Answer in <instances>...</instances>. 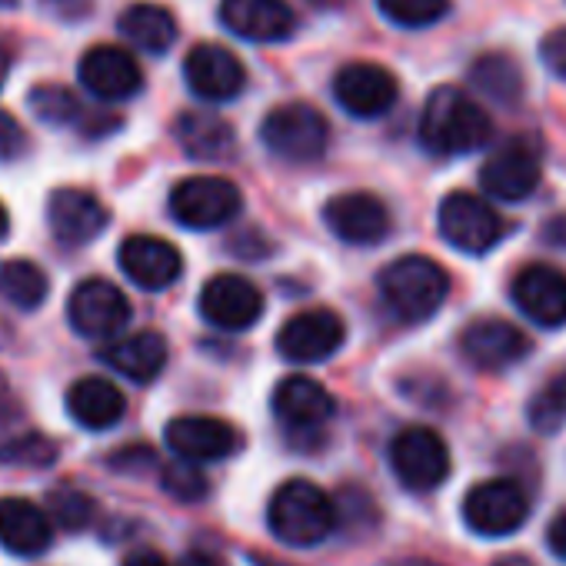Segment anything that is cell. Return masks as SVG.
I'll list each match as a JSON object with an SVG mask.
<instances>
[{
    "mask_svg": "<svg viewBox=\"0 0 566 566\" xmlns=\"http://www.w3.org/2000/svg\"><path fill=\"white\" fill-rule=\"evenodd\" d=\"M493 120L467 91L443 84L420 114V144L437 157H467L490 144Z\"/></svg>",
    "mask_w": 566,
    "mask_h": 566,
    "instance_id": "6da1fadb",
    "label": "cell"
},
{
    "mask_svg": "<svg viewBox=\"0 0 566 566\" xmlns=\"http://www.w3.org/2000/svg\"><path fill=\"white\" fill-rule=\"evenodd\" d=\"M377 291L394 321L423 324L443 307L450 294V276L437 260L423 253H407L380 270Z\"/></svg>",
    "mask_w": 566,
    "mask_h": 566,
    "instance_id": "7a4b0ae2",
    "label": "cell"
},
{
    "mask_svg": "<svg viewBox=\"0 0 566 566\" xmlns=\"http://www.w3.org/2000/svg\"><path fill=\"white\" fill-rule=\"evenodd\" d=\"M266 526L283 546H321L337 530V506L311 480L280 483L266 506Z\"/></svg>",
    "mask_w": 566,
    "mask_h": 566,
    "instance_id": "3957f363",
    "label": "cell"
},
{
    "mask_svg": "<svg viewBox=\"0 0 566 566\" xmlns=\"http://www.w3.org/2000/svg\"><path fill=\"white\" fill-rule=\"evenodd\" d=\"M263 147L287 164H314L327 154L331 124L311 104H280L260 124Z\"/></svg>",
    "mask_w": 566,
    "mask_h": 566,
    "instance_id": "277c9868",
    "label": "cell"
},
{
    "mask_svg": "<svg viewBox=\"0 0 566 566\" xmlns=\"http://www.w3.org/2000/svg\"><path fill=\"white\" fill-rule=\"evenodd\" d=\"M437 223L443 240L470 256L490 253L506 237V220L483 197L467 190H453L440 200Z\"/></svg>",
    "mask_w": 566,
    "mask_h": 566,
    "instance_id": "5b68a950",
    "label": "cell"
},
{
    "mask_svg": "<svg viewBox=\"0 0 566 566\" xmlns=\"http://www.w3.org/2000/svg\"><path fill=\"white\" fill-rule=\"evenodd\" d=\"M243 207V197L233 180L200 174L187 177L170 190V213L187 230H217L230 223Z\"/></svg>",
    "mask_w": 566,
    "mask_h": 566,
    "instance_id": "8992f818",
    "label": "cell"
},
{
    "mask_svg": "<svg viewBox=\"0 0 566 566\" xmlns=\"http://www.w3.org/2000/svg\"><path fill=\"white\" fill-rule=\"evenodd\" d=\"M390 467L413 493H430L450 476V447L430 427H403L390 440Z\"/></svg>",
    "mask_w": 566,
    "mask_h": 566,
    "instance_id": "52a82bcc",
    "label": "cell"
},
{
    "mask_svg": "<svg viewBox=\"0 0 566 566\" xmlns=\"http://www.w3.org/2000/svg\"><path fill=\"white\" fill-rule=\"evenodd\" d=\"M526 516H530V500L523 486L506 476L483 480L463 496V520L476 536H490V539L510 536L526 523Z\"/></svg>",
    "mask_w": 566,
    "mask_h": 566,
    "instance_id": "ba28073f",
    "label": "cell"
},
{
    "mask_svg": "<svg viewBox=\"0 0 566 566\" xmlns=\"http://www.w3.org/2000/svg\"><path fill=\"white\" fill-rule=\"evenodd\" d=\"M539 177H543V157H539V144H533L530 137L503 140L480 167L483 193L510 203L526 200L536 190Z\"/></svg>",
    "mask_w": 566,
    "mask_h": 566,
    "instance_id": "9c48e42d",
    "label": "cell"
},
{
    "mask_svg": "<svg viewBox=\"0 0 566 566\" xmlns=\"http://www.w3.org/2000/svg\"><path fill=\"white\" fill-rule=\"evenodd\" d=\"M71 327L87 340H111L130 324V301L104 276L81 280L67 301Z\"/></svg>",
    "mask_w": 566,
    "mask_h": 566,
    "instance_id": "30bf717a",
    "label": "cell"
},
{
    "mask_svg": "<svg viewBox=\"0 0 566 566\" xmlns=\"http://www.w3.org/2000/svg\"><path fill=\"white\" fill-rule=\"evenodd\" d=\"M347 340V327L340 314L327 307H311L294 314L276 334V350L291 364H324L331 360Z\"/></svg>",
    "mask_w": 566,
    "mask_h": 566,
    "instance_id": "8fae6325",
    "label": "cell"
},
{
    "mask_svg": "<svg viewBox=\"0 0 566 566\" xmlns=\"http://www.w3.org/2000/svg\"><path fill=\"white\" fill-rule=\"evenodd\" d=\"M200 317L217 331H250L263 317V294L240 273H217L200 291Z\"/></svg>",
    "mask_w": 566,
    "mask_h": 566,
    "instance_id": "7c38bea8",
    "label": "cell"
},
{
    "mask_svg": "<svg viewBox=\"0 0 566 566\" xmlns=\"http://www.w3.org/2000/svg\"><path fill=\"white\" fill-rule=\"evenodd\" d=\"M510 297L530 324L543 331L566 327V273L559 266L526 263L510 283Z\"/></svg>",
    "mask_w": 566,
    "mask_h": 566,
    "instance_id": "4fadbf2b",
    "label": "cell"
},
{
    "mask_svg": "<svg viewBox=\"0 0 566 566\" xmlns=\"http://www.w3.org/2000/svg\"><path fill=\"white\" fill-rule=\"evenodd\" d=\"M270 407H273L276 423L294 437L324 430L331 423V417L337 413L334 394L324 384H317L314 377L280 380L273 397H270Z\"/></svg>",
    "mask_w": 566,
    "mask_h": 566,
    "instance_id": "5bb4252c",
    "label": "cell"
},
{
    "mask_svg": "<svg viewBox=\"0 0 566 566\" xmlns=\"http://www.w3.org/2000/svg\"><path fill=\"white\" fill-rule=\"evenodd\" d=\"M334 97L350 117L377 120L397 104L400 87H397V77L387 67L370 64V61H354V64L337 71Z\"/></svg>",
    "mask_w": 566,
    "mask_h": 566,
    "instance_id": "9a60e30c",
    "label": "cell"
},
{
    "mask_svg": "<svg viewBox=\"0 0 566 566\" xmlns=\"http://www.w3.org/2000/svg\"><path fill=\"white\" fill-rule=\"evenodd\" d=\"M324 223L337 240L354 247H370L390 233V210L380 197L367 190H347L324 203Z\"/></svg>",
    "mask_w": 566,
    "mask_h": 566,
    "instance_id": "2e32d148",
    "label": "cell"
},
{
    "mask_svg": "<svg viewBox=\"0 0 566 566\" xmlns=\"http://www.w3.org/2000/svg\"><path fill=\"white\" fill-rule=\"evenodd\" d=\"M77 77L97 101H111V104L130 101L144 87V71H140L137 57L124 48H114V44L91 48L81 57Z\"/></svg>",
    "mask_w": 566,
    "mask_h": 566,
    "instance_id": "e0dca14e",
    "label": "cell"
},
{
    "mask_svg": "<svg viewBox=\"0 0 566 566\" xmlns=\"http://www.w3.org/2000/svg\"><path fill=\"white\" fill-rule=\"evenodd\" d=\"M184 81L193 97H200L207 104H227V101L240 97V91L247 84V71L237 61V54H230L227 48L197 44V48H190V54L184 61Z\"/></svg>",
    "mask_w": 566,
    "mask_h": 566,
    "instance_id": "ac0fdd59",
    "label": "cell"
},
{
    "mask_svg": "<svg viewBox=\"0 0 566 566\" xmlns=\"http://www.w3.org/2000/svg\"><path fill=\"white\" fill-rule=\"evenodd\" d=\"M120 270L127 273L130 283H137L140 291H167L180 280L184 273V256L180 250L164 240V237H150V233H134L120 243L117 253Z\"/></svg>",
    "mask_w": 566,
    "mask_h": 566,
    "instance_id": "d6986e66",
    "label": "cell"
},
{
    "mask_svg": "<svg viewBox=\"0 0 566 566\" xmlns=\"http://www.w3.org/2000/svg\"><path fill=\"white\" fill-rule=\"evenodd\" d=\"M48 223H51V233L64 247H84V243L97 240L107 230L111 210L91 190L61 187L48 200Z\"/></svg>",
    "mask_w": 566,
    "mask_h": 566,
    "instance_id": "ffe728a7",
    "label": "cell"
},
{
    "mask_svg": "<svg viewBox=\"0 0 566 566\" xmlns=\"http://www.w3.org/2000/svg\"><path fill=\"white\" fill-rule=\"evenodd\" d=\"M460 354L476 370H506L530 354V337L510 321L483 317V321H473L463 327Z\"/></svg>",
    "mask_w": 566,
    "mask_h": 566,
    "instance_id": "44dd1931",
    "label": "cell"
},
{
    "mask_svg": "<svg viewBox=\"0 0 566 566\" xmlns=\"http://www.w3.org/2000/svg\"><path fill=\"white\" fill-rule=\"evenodd\" d=\"M164 440L174 450V457L193 460V463H217L240 450V433L233 423L220 417H200V413L170 420L164 430Z\"/></svg>",
    "mask_w": 566,
    "mask_h": 566,
    "instance_id": "7402d4cb",
    "label": "cell"
},
{
    "mask_svg": "<svg viewBox=\"0 0 566 566\" xmlns=\"http://www.w3.org/2000/svg\"><path fill=\"white\" fill-rule=\"evenodd\" d=\"M220 24L250 44H280L297 28L287 0H223Z\"/></svg>",
    "mask_w": 566,
    "mask_h": 566,
    "instance_id": "603a6c76",
    "label": "cell"
},
{
    "mask_svg": "<svg viewBox=\"0 0 566 566\" xmlns=\"http://www.w3.org/2000/svg\"><path fill=\"white\" fill-rule=\"evenodd\" d=\"M54 539V520L28 496H0V546L14 556H38Z\"/></svg>",
    "mask_w": 566,
    "mask_h": 566,
    "instance_id": "cb8c5ba5",
    "label": "cell"
},
{
    "mask_svg": "<svg viewBox=\"0 0 566 566\" xmlns=\"http://www.w3.org/2000/svg\"><path fill=\"white\" fill-rule=\"evenodd\" d=\"M101 360L114 374H120L134 384H150L167 367V340L157 331H137V334L111 340L101 350Z\"/></svg>",
    "mask_w": 566,
    "mask_h": 566,
    "instance_id": "d4e9b609",
    "label": "cell"
},
{
    "mask_svg": "<svg viewBox=\"0 0 566 566\" xmlns=\"http://www.w3.org/2000/svg\"><path fill=\"white\" fill-rule=\"evenodd\" d=\"M67 413L84 430H111L127 413V397L107 377H81L67 390Z\"/></svg>",
    "mask_w": 566,
    "mask_h": 566,
    "instance_id": "484cf974",
    "label": "cell"
},
{
    "mask_svg": "<svg viewBox=\"0 0 566 566\" xmlns=\"http://www.w3.org/2000/svg\"><path fill=\"white\" fill-rule=\"evenodd\" d=\"M174 134L180 147L197 160H223L233 150V127L210 111H187L177 117Z\"/></svg>",
    "mask_w": 566,
    "mask_h": 566,
    "instance_id": "4316f807",
    "label": "cell"
},
{
    "mask_svg": "<svg viewBox=\"0 0 566 566\" xmlns=\"http://www.w3.org/2000/svg\"><path fill=\"white\" fill-rule=\"evenodd\" d=\"M120 34L144 54H167L177 41V21L167 8L134 4L117 21Z\"/></svg>",
    "mask_w": 566,
    "mask_h": 566,
    "instance_id": "83f0119b",
    "label": "cell"
},
{
    "mask_svg": "<svg viewBox=\"0 0 566 566\" xmlns=\"http://www.w3.org/2000/svg\"><path fill=\"white\" fill-rule=\"evenodd\" d=\"M0 294L18 311H38L51 294V280L34 260H8L0 263Z\"/></svg>",
    "mask_w": 566,
    "mask_h": 566,
    "instance_id": "f1b7e54d",
    "label": "cell"
},
{
    "mask_svg": "<svg viewBox=\"0 0 566 566\" xmlns=\"http://www.w3.org/2000/svg\"><path fill=\"white\" fill-rule=\"evenodd\" d=\"M470 84L496 101V104H516L523 97V71L516 61H510L506 54H486L470 67Z\"/></svg>",
    "mask_w": 566,
    "mask_h": 566,
    "instance_id": "f546056e",
    "label": "cell"
},
{
    "mask_svg": "<svg viewBox=\"0 0 566 566\" xmlns=\"http://www.w3.org/2000/svg\"><path fill=\"white\" fill-rule=\"evenodd\" d=\"M380 14L403 28V31H423L440 24L450 14V0H377Z\"/></svg>",
    "mask_w": 566,
    "mask_h": 566,
    "instance_id": "4dcf8cb0",
    "label": "cell"
},
{
    "mask_svg": "<svg viewBox=\"0 0 566 566\" xmlns=\"http://www.w3.org/2000/svg\"><path fill=\"white\" fill-rule=\"evenodd\" d=\"M160 486L167 490V496H174L177 503H200L210 493V480L200 470V463L193 460H174L160 470Z\"/></svg>",
    "mask_w": 566,
    "mask_h": 566,
    "instance_id": "1f68e13d",
    "label": "cell"
},
{
    "mask_svg": "<svg viewBox=\"0 0 566 566\" xmlns=\"http://www.w3.org/2000/svg\"><path fill=\"white\" fill-rule=\"evenodd\" d=\"M31 111L44 120V124H54V127H67L81 117V104L77 97L67 91V87H57V84H44V87H34L31 97H28Z\"/></svg>",
    "mask_w": 566,
    "mask_h": 566,
    "instance_id": "d6a6232c",
    "label": "cell"
},
{
    "mask_svg": "<svg viewBox=\"0 0 566 566\" xmlns=\"http://www.w3.org/2000/svg\"><path fill=\"white\" fill-rule=\"evenodd\" d=\"M48 513H51V520H54L57 526H64V530H71V533H81V530H87V526L94 523L97 506H94V500H91L87 493L71 490V486H57V490L51 493Z\"/></svg>",
    "mask_w": 566,
    "mask_h": 566,
    "instance_id": "836d02e7",
    "label": "cell"
},
{
    "mask_svg": "<svg viewBox=\"0 0 566 566\" xmlns=\"http://www.w3.org/2000/svg\"><path fill=\"white\" fill-rule=\"evenodd\" d=\"M566 420V370H559L539 397L530 403V423L543 433H553Z\"/></svg>",
    "mask_w": 566,
    "mask_h": 566,
    "instance_id": "e575fe53",
    "label": "cell"
},
{
    "mask_svg": "<svg viewBox=\"0 0 566 566\" xmlns=\"http://www.w3.org/2000/svg\"><path fill=\"white\" fill-rule=\"evenodd\" d=\"M54 443L51 440H44V437H24V440H14L11 447H4L0 450V460H28V463H51L54 460Z\"/></svg>",
    "mask_w": 566,
    "mask_h": 566,
    "instance_id": "d590c367",
    "label": "cell"
},
{
    "mask_svg": "<svg viewBox=\"0 0 566 566\" xmlns=\"http://www.w3.org/2000/svg\"><path fill=\"white\" fill-rule=\"evenodd\" d=\"M539 61L543 67L566 84V28H553L543 41H539Z\"/></svg>",
    "mask_w": 566,
    "mask_h": 566,
    "instance_id": "8d00e7d4",
    "label": "cell"
},
{
    "mask_svg": "<svg viewBox=\"0 0 566 566\" xmlns=\"http://www.w3.org/2000/svg\"><path fill=\"white\" fill-rule=\"evenodd\" d=\"M24 154H28V134H24V127L8 111H0V164L18 160Z\"/></svg>",
    "mask_w": 566,
    "mask_h": 566,
    "instance_id": "74e56055",
    "label": "cell"
},
{
    "mask_svg": "<svg viewBox=\"0 0 566 566\" xmlns=\"http://www.w3.org/2000/svg\"><path fill=\"white\" fill-rule=\"evenodd\" d=\"M546 543H549V549H553L559 559H566V510L553 516V523H549V530H546Z\"/></svg>",
    "mask_w": 566,
    "mask_h": 566,
    "instance_id": "f35d334b",
    "label": "cell"
},
{
    "mask_svg": "<svg viewBox=\"0 0 566 566\" xmlns=\"http://www.w3.org/2000/svg\"><path fill=\"white\" fill-rule=\"evenodd\" d=\"M180 566H227V559L213 549H190V553H184Z\"/></svg>",
    "mask_w": 566,
    "mask_h": 566,
    "instance_id": "ab89813d",
    "label": "cell"
},
{
    "mask_svg": "<svg viewBox=\"0 0 566 566\" xmlns=\"http://www.w3.org/2000/svg\"><path fill=\"white\" fill-rule=\"evenodd\" d=\"M120 566H174L167 556H160L157 549H134Z\"/></svg>",
    "mask_w": 566,
    "mask_h": 566,
    "instance_id": "60d3db41",
    "label": "cell"
},
{
    "mask_svg": "<svg viewBox=\"0 0 566 566\" xmlns=\"http://www.w3.org/2000/svg\"><path fill=\"white\" fill-rule=\"evenodd\" d=\"M546 237L553 240V247H566V217H556V220L546 227Z\"/></svg>",
    "mask_w": 566,
    "mask_h": 566,
    "instance_id": "b9f144b4",
    "label": "cell"
},
{
    "mask_svg": "<svg viewBox=\"0 0 566 566\" xmlns=\"http://www.w3.org/2000/svg\"><path fill=\"white\" fill-rule=\"evenodd\" d=\"M493 566H536L530 556H523V553H510V556H500Z\"/></svg>",
    "mask_w": 566,
    "mask_h": 566,
    "instance_id": "7bdbcfd3",
    "label": "cell"
},
{
    "mask_svg": "<svg viewBox=\"0 0 566 566\" xmlns=\"http://www.w3.org/2000/svg\"><path fill=\"white\" fill-rule=\"evenodd\" d=\"M11 233V213H8V207L0 203V240H4Z\"/></svg>",
    "mask_w": 566,
    "mask_h": 566,
    "instance_id": "ee69618b",
    "label": "cell"
},
{
    "mask_svg": "<svg viewBox=\"0 0 566 566\" xmlns=\"http://www.w3.org/2000/svg\"><path fill=\"white\" fill-rule=\"evenodd\" d=\"M394 566H440V563L423 559V556H410V559H400V563H394Z\"/></svg>",
    "mask_w": 566,
    "mask_h": 566,
    "instance_id": "f6af8a7d",
    "label": "cell"
},
{
    "mask_svg": "<svg viewBox=\"0 0 566 566\" xmlns=\"http://www.w3.org/2000/svg\"><path fill=\"white\" fill-rule=\"evenodd\" d=\"M8 71H11V61H8V51L0 48V87H4V81H8Z\"/></svg>",
    "mask_w": 566,
    "mask_h": 566,
    "instance_id": "bcb514c9",
    "label": "cell"
},
{
    "mask_svg": "<svg viewBox=\"0 0 566 566\" xmlns=\"http://www.w3.org/2000/svg\"><path fill=\"white\" fill-rule=\"evenodd\" d=\"M11 4H18V0H0V8H11Z\"/></svg>",
    "mask_w": 566,
    "mask_h": 566,
    "instance_id": "7dc6e473",
    "label": "cell"
}]
</instances>
